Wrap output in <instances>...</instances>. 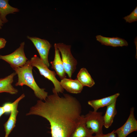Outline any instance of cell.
<instances>
[{"label":"cell","instance_id":"cell-17","mask_svg":"<svg viewBox=\"0 0 137 137\" xmlns=\"http://www.w3.org/2000/svg\"><path fill=\"white\" fill-rule=\"evenodd\" d=\"M116 101H114L107 106L106 111L103 116L104 126L106 128H108L111 126L114 117L117 114Z\"/></svg>","mask_w":137,"mask_h":137},{"label":"cell","instance_id":"cell-8","mask_svg":"<svg viewBox=\"0 0 137 137\" xmlns=\"http://www.w3.org/2000/svg\"><path fill=\"white\" fill-rule=\"evenodd\" d=\"M134 108L132 107L127 121L121 127L114 130L118 137H126L131 133L137 130V121L134 114Z\"/></svg>","mask_w":137,"mask_h":137},{"label":"cell","instance_id":"cell-12","mask_svg":"<svg viewBox=\"0 0 137 137\" xmlns=\"http://www.w3.org/2000/svg\"><path fill=\"white\" fill-rule=\"evenodd\" d=\"M119 95V93H117L102 98L90 100L88 101V104L93 109L94 111H97L99 108L107 107L116 101Z\"/></svg>","mask_w":137,"mask_h":137},{"label":"cell","instance_id":"cell-19","mask_svg":"<svg viewBox=\"0 0 137 137\" xmlns=\"http://www.w3.org/2000/svg\"><path fill=\"white\" fill-rule=\"evenodd\" d=\"M25 97L24 94H22L20 97L12 103H6L2 107L4 113L11 112L13 109L16 103L20 99H23Z\"/></svg>","mask_w":137,"mask_h":137},{"label":"cell","instance_id":"cell-9","mask_svg":"<svg viewBox=\"0 0 137 137\" xmlns=\"http://www.w3.org/2000/svg\"><path fill=\"white\" fill-rule=\"evenodd\" d=\"M60 84L64 89L72 93L78 94L81 93L83 87L77 79H72L70 78H64L61 80Z\"/></svg>","mask_w":137,"mask_h":137},{"label":"cell","instance_id":"cell-14","mask_svg":"<svg viewBox=\"0 0 137 137\" xmlns=\"http://www.w3.org/2000/svg\"><path fill=\"white\" fill-rule=\"evenodd\" d=\"M93 133L87 128L84 115H82L80 121L71 134L70 137H94Z\"/></svg>","mask_w":137,"mask_h":137},{"label":"cell","instance_id":"cell-20","mask_svg":"<svg viewBox=\"0 0 137 137\" xmlns=\"http://www.w3.org/2000/svg\"><path fill=\"white\" fill-rule=\"evenodd\" d=\"M123 18L126 22L130 23L137 21V6L129 15L126 16Z\"/></svg>","mask_w":137,"mask_h":137},{"label":"cell","instance_id":"cell-2","mask_svg":"<svg viewBox=\"0 0 137 137\" xmlns=\"http://www.w3.org/2000/svg\"><path fill=\"white\" fill-rule=\"evenodd\" d=\"M33 67L30 60H28L23 66L13 68L18 77V81L15 85L28 86L33 91L37 98L44 101L48 95V93L45 91V89L40 88L36 83L32 74Z\"/></svg>","mask_w":137,"mask_h":137},{"label":"cell","instance_id":"cell-11","mask_svg":"<svg viewBox=\"0 0 137 137\" xmlns=\"http://www.w3.org/2000/svg\"><path fill=\"white\" fill-rule=\"evenodd\" d=\"M55 54L54 60L50 63L52 65L51 68L54 69L57 74L62 80L66 77L65 72L60 57L59 51L54 45Z\"/></svg>","mask_w":137,"mask_h":137},{"label":"cell","instance_id":"cell-1","mask_svg":"<svg viewBox=\"0 0 137 137\" xmlns=\"http://www.w3.org/2000/svg\"><path fill=\"white\" fill-rule=\"evenodd\" d=\"M81 106L75 97L67 94L48 95L44 101H37L26 115H34L47 120L52 137H70L81 119Z\"/></svg>","mask_w":137,"mask_h":137},{"label":"cell","instance_id":"cell-24","mask_svg":"<svg viewBox=\"0 0 137 137\" xmlns=\"http://www.w3.org/2000/svg\"><path fill=\"white\" fill-rule=\"evenodd\" d=\"M3 25V23L0 17V29L2 28V27Z\"/></svg>","mask_w":137,"mask_h":137},{"label":"cell","instance_id":"cell-18","mask_svg":"<svg viewBox=\"0 0 137 137\" xmlns=\"http://www.w3.org/2000/svg\"><path fill=\"white\" fill-rule=\"evenodd\" d=\"M77 79L83 87H91L95 84L94 80L85 68H82L80 69L77 75Z\"/></svg>","mask_w":137,"mask_h":137},{"label":"cell","instance_id":"cell-4","mask_svg":"<svg viewBox=\"0 0 137 137\" xmlns=\"http://www.w3.org/2000/svg\"><path fill=\"white\" fill-rule=\"evenodd\" d=\"M61 53L62 60L66 74L70 78L75 71L77 62L71 53V46L62 43L54 44Z\"/></svg>","mask_w":137,"mask_h":137},{"label":"cell","instance_id":"cell-13","mask_svg":"<svg viewBox=\"0 0 137 137\" xmlns=\"http://www.w3.org/2000/svg\"><path fill=\"white\" fill-rule=\"evenodd\" d=\"M97 40L101 44L114 47L127 46L128 43L124 39L118 37L109 38L103 37L101 35L96 36Z\"/></svg>","mask_w":137,"mask_h":137},{"label":"cell","instance_id":"cell-22","mask_svg":"<svg viewBox=\"0 0 137 137\" xmlns=\"http://www.w3.org/2000/svg\"><path fill=\"white\" fill-rule=\"evenodd\" d=\"M7 41L3 38H0V49L4 48L6 45Z\"/></svg>","mask_w":137,"mask_h":137},{"label":"cell","instance_id":"cell-5","mask_svg":"<svg viewBox=\"0 0 137 137\" xmlns=\"http://www.w3.org/2000/svg\"><path fill=\"white\" fill-rule=\"evenodd\" d=\"M24 45L25 42H23L12 53L6 55H0V59L8 63L13 69L23 66L28 60L24 52Z\"/></svg>","mask_w":137,"mask_h":137},{"label":"cell","instance_id":"cell-7","mask_svg":"<svg viewBox=\"0 0 137 137\" xmlns=\"http://www.w3.org/2000/svg\"><path fill=\"white\" fill-rule=\"evenodd\" d=\"M27 38L32 42L39 53L40 58L48 67L49 64L48 57L49 50L52 46L50 44L47 40L38 38L27 36Z\"/></svg>","mask_w":137,"mask_h":137},{"label":"cell","instance_id":"cell-21","mask_svg":"<svg viewBox=\"0 0 137 137\" xmlns=\"http://www.w3.org/2000/svg\"><path fill=\"white\" fill-rule=\"evenodd\" d=\"M115 130H114L111 132L106 134L102 133L100 134H95L94 137H116V134L114 132Z\"/></svg>","mask_w":137,"mask_h":137},{"label":"cell","instance_id":"cell-10","mask_svg":"<svg viewBox=\"0 0 137 137\" xmlns=\"http://www.w3.org/2000/svg\"><path fill=\"white\" fill-rule=\"evenodd\" d=\"M16 75L14 72L4 78L0 79V93L6 92L14 94L18 93V89L12 85L14 77Z\"/></svg>","mask_w":137,"mask_h":137},{"label":"cell","instance_id":"cell-16","mask_svg":"<svg viewBox=\"0 0 137 137\" xmlns=\"http://www.w3.org/2000/svg\"><path fill=\"white\" fill-rule=\"evenodd\" d=\"M8 0H0V17L3 24L8 21L6 18L7 15L13 14L19 11L17 8L11 6L8 3Z\"/></svg>","mask_w":137,"mask_h":137},{"label":"cell","instance_id":"cell-25","mask_svg":"<svg viewBox=\"0 0 137 137\" xmlns=\"http://www.w3.org/2000/svg\"><path fill=\"white\" fill-rule=\"evenodd\" d=\"M8 136L5 135V137H8Z\"/></svg>","mask_w":137,"mask_h":137},{"label":"cell","instance_id":"cell-15","mask_svg":"<svg viewBox=\"0 0 137 137\" xmlns=\"http://www.w3.org/2000/svg\"><path fill=\"white\" fill-rule=\"evenodd\" d=\"M22 99H19L15 104L13 109L11 112L10 114L8 119L4 124L5 132V135L8 136L15 126L16 117L19 112L18 110V105L19 102Z\"/></svg>","mask_w":137,"mask_h":137},{"label":"cell","instance_id":"cell-3","mask_svg":"<svg viewBox=\"0 0 137 137\" xmlns=\"http://www.w3.org/2000/svg\"><path fill=\"white\" fill-rule=\"evenodd\" d=\"M30 61L33 67H36L38 70L41 75L53 83L54 86L52 89L53 94L63 93L64 89L61 86L60 82L56 77V74L55 71L49 70L40 58L36 55L32 57Z\"/></svg>","mask_w":137,"mask_h":137},{"label":"cell","instance_id":"cell-6","mask_svg":"<svg viewBox=\"0 0 137 137\" xmlns=\"http://www.w3.org/2000/svg\"><path fill=\"white\" fill-rule=\"evenodd\" d=\"M84 118L87 127L93 134H99L103 133L104 121L102 112L89 111L84 115Z\"/></svg>","mask_w":137,"mask_h":137},{"label":"cell","instance_id":"cell-23","mask_svg":"<svg viewBox=\"0 0 137 137\" xmlns=\"http://www.w3.org/2000/svg\"><path fill=\"white\" fill-rule=\"evenodd\" d=\"M4 113L2 107L0 106V117Z\"/></svg>","mask_w":137,"mask_h":137}]
</instances>
